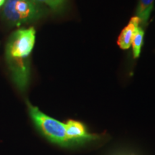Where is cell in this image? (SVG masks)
Instances as JSON below:
<instances>
[{
  "label": "cell",
  "instance_id": "1",
  "mask_svg": "<svg viewBox=\"0 0 155 155\" xmlns=\"http://www.w3.org/2000/svg\"><path fill=\"white\" fill-rule=\"evenodd\" d=\"M27 105L31 119L46 139L61 147H67L72 145L67 139L65 124L46 115L37 106H32L28 101Z\"/></svg>",
  "mask_w": 155,
  "mask_h": 155
},
{
  "label": "cell",
  "instance_id": "2",
  "mask_svg": "<svg viewBox=\"0 0 155 155\" xmlns=\"http://www.w3.org/2000/svg\"><path fill=\"white\" fill-rule=\"evenodd\" d=\"M42 9L34 0H6L3 17L13 26L37 20L42 16Z\"/></svg>",
  "mask_w": 155,
  "mask_h": 155
},
{
  "label": "cell",
  "instance_id": "3",
  "mask_svg": "<svg viewBox=\"0 0 155 155\" xmlns=\"http://www.w3.org/2000/svg\"><path fill=\"white\" fill-rule=\"evenodd\" d=\"M35 42L33 28L20 29L12 35L6 48V57L29 58Z\"/></svg>",
  "mask_w": 155,
  "mask_h": 155
},
{
  "label": "cell",
  "instance_id": "4",
  "mask_svg": "<svg viewBox=\"0 0 155 155\" xmlns=\"http://www.w3.org/2000/svg\"><path fill=\"white\" fill-rule=\"evenodd\" d=\"M10 69L12 77L21 91H24L30 80V61L29 58L6 57Z\"/></svg>",
  "mask_w": 155,
  "mask_h": 155
},
{
  "label": "cell",
  "instance_id": "5",
  "mask_svg": "<svg viewBox=\"0 0 155 155\" xmlns=\"http://www.w3.org/2000/svg\"><path fill=\"white\" fill-rule=\"evenodd\" d=\"M65 126L67 139L72 145L98 138V136L88 133L85 125L80 121L70 119L65 124Z\"/></svg>",
  "mask_w": 155,
  "mask_h": 155
},
{
  "label": "cell",
  "instance_id": "6",
  "mask_svg": "<svg viewBox=\"0 0 155 155\" xmlns=\"http://www.w3.org/2000/svg\"><path fill=\"white\" fill-rule=\"evenodd\" d=\"M140 25L141 22L139 17L137 16L131 17L129 24L123 29L118 38L117 44L120 48L122 50H127L131 48L136 30Z\"/></svg>",
  "mask_w": 155,
  "mask_h": 155
},
{
  "label": "cell",
  "instance_id": "7",
  "mask_svg": "<svg viewBox=\"0 0 155 155\" xmlns=\"http://www.w3.org/2000/svg\"><path fill=\"white\" fill-rule=\"evenodd\" d=\"M154 0H139L138 6L136 11V16L140 19L142 27L146 26L148 22L154 7Z\"/></svg>",
  "mask_w": 155,
  "mask_h": 155
},
{
  "label": "cell",
  "instance_id": "8",
  "mask_svg": "<svg viewBox=\"0 0 155 155\" xmlns=\"http://www.w3.org/2000/svg\"><path fill=\"white\" fill-rule=\"evenodd\" d=\"M144 29L141 26H139L136 30V32L134 35L131 45L133 48V55L134 58H137L139 57L141 53V47L143 45V40H144Z\"/></svg>",
  "mask_w": 155,
  "mask_h": 155
},
{
  "label": "cell",
  "instance_id": "9",
  "mask_svg": "<svg viewBox=\"0 0 155 155\" xmlns=\"http://www.w3.org/2000/svg\"><path fill=\"white\" fill-rule=\"evenodd\" d=\"M38 3H42L48 5L53 10L59 12L63 8L65 0H34Z\"/></svg>",
  "mask_w": 155,
  "mask_h": 155
},
{
  "label": "cell",
  "instance_id": "10",
  "mask_svg": "<svg viewBox=\"0 0 155 155\" xmlns=\"http://www.w3.org/2000/svg\"><path fill=\"white\" fill-rule=\"evenodd\" d=\"M5 0H0V7H1V6L4 3H5Z\"/></svg>",
  "mask_w": 155,
  "mask_h": 155
},
{
  "label": "cell",
  "instance_id": "11",
  "mask_svg": "<svg viewBox=\"0 0 155 155\" xmlns=\"http://www.w3.org/2000/svg\"><path fill=\"white\" fill-rule=\"evenodd\" d=\"M117 155H131V154H117Z\"/></svg>",
  "mask_w": 155,
  "mask_h": 155
}]
</instances>
